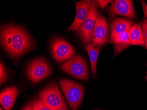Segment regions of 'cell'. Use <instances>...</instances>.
<instances>
[{
    "mask_svg": "<svg viewBox=\"0 0 147 110\" xmlns=\"http://www.w3.org/2000/svg\"><path fill=\"white\" fill-rule=\"evenodd\" d=\"M132 20L123 18H117L111 22L110 38L109 43L113 44L119 34L130 30L133 25Z\"/></svg>",
    "mask_w": 147,
    "mask_h": 110,
    "instance_id": "obj_11",
    "label": "cell"
},
{
    "mask_svg": "<svg viewBox=\"0 0 147 110\" xmlns=\"http://www.w3.org/2000/svg\"><path fill=\"white\" fill-rule=\"evenodd\" d=\"M86 50L88 53L90 58L92 74L93 77H96L97 75L96 64L100 49L99 47H96L92 43H90L86 46Z\"/></svg>",
    "mask_w": 147,
    "mask_h": 110,
    "instance_id": "obj_15",
    "label": "cell"
},
{
    "mask_svg": "<svg viewBox=\"0 0 147 110\" xmlns=\"http://www.w3.org/2000/svg\"><path fill=\"white\" fill-rule=\"evenodd\" d=\"M1 43L3 49L12 58L19 59L34 48V43L23 27L5 25L1 27Z\"/></svg>",
    "mask_w": 147,
    "mask_h": 110,
    "instance_id": "obj_1",
    "label": "cell"
},
{
    "mask_svg": "<svg viewBox=\"0 0 147 110\" xmlns=\"http://www.w3.org/2000/svg\"><path fill=\"white\" fill-rule=\"evenodd\" d=\"M99 14L98 5L96 1H92L87 16L78 30L77 34L86 45L91 43L92 32Z\"/></svg>",
    "mask_w": 147,
    "mask_h": 110,
    "instance_id": "obj_4",
    "label": "cell"
},
{
    "mask_svg": "<svg viewBox=\"0 0 147 110\" xmlns=\"http://www.w3.org/2000/svg\"><path fill=\"white\" fill-rule=\"evenodd\" d=\"M109 28L106 18L99 13L92 36V43L96 47L102 46L109 41Z\"/></svg>",
    "mask_w": 147,
    "mask_h": 110,
    "instance_id": "obj_9",
    "label": "cell"
},
{
    "mask_svg": "<svg viewBox=\"0 0 147 110\" xmlns=\"http://www.w3.org/2000/svg\"><path fill=\"white\" fill-rule=\"evenodd\" d=\"M17 95L16 87L7 88L1 92L0 102L5 110H11L14 104Z\"/></svg>",
    "mask_w": 147,
    "mask_h": 110,
    "instance_id": "obj_12",
    "label": "cell"
},
{
    "mask_svg": "<svg viewBox=\"0 0 147 110\" xmlns=\"http://www.w3.org/2000/svg\"><path fill=\"white\" fill-rule=\"evenodd\" d=\"M8 74L5 69L4 67L1 62L0 65V82L1 84H3L6 82L8 79Z\"/></svg>",
    "mask_w": 147,
    "mask_h": 110,
    "instance_id": "obj_17",
    "label": "cell"
},
{
    "mask_svg": "<svg viewBox=\"0 0 147 110\" xmlns=\"http://www.w3.org/2000/svg\"><path fill=\"white\" fill-rule=\"evenodd\" d=\"M141 4H142V7L144 13V18L147 17V5L145 3L144 1H141Z\"/></svg>",
    "mask_w": 147,
    "mask_h": 110,
    "instance_id": "obj_21",
    "label": "cell"
},
{
    "mask_svg": "<svg viewBox=\"0 0 147 110\" xmlns=\"http://www.w3.org/2000/svg\"><path fill=\"white\" fill-rule=\"evenodd\" d=\"M33 101L30 100L29 101L26 105L24 106L22 110H33L32 108V104H33Z\"/></svg>",
    "mask_w": 147,
    "mask_h": 110,
    "instance_id": "obj_20",
    "label": "cell"
},
{
    "mask_svg": "<svg viewBox=\"0 0 147 110\" xmlns=\"http://www.w3.org/2000/svg\"><path fill=\"white\" fill-rule=\"evenodd\" d=\"M59 84L70 108L72 110H78L84 97V87L67 79H61Z\"/></svg>",
    "mask_w": 147,
    "mask_h": 110,
    "instance_id": "obj_3",
    "label": "cell"
},
{
    "mask_svg": "<svg viewBox=\"0 0 147 110\" xmlns=\"http://www.w3.org/2000/svg\"><path fill=\"white\" fill-rule=\"evenodd\" d=\"M140 24L142 29L144 38V43H145V47L147 49V23H146L145 20H144Z\"/></svg>",
    "mask_w": 147,
    "mask_h": 110,
    "instance_id": "obj_18",
    "label": "cell"
},
{
    "mask_svg": "<svg viewBox=\"0 0 147 110\" xmlns=\"http://www.w3.org/2000/svg\"><path fill=\"white\" fill-rule=\"evenodd\" d=\"M129 30L123 32L116 37L113 43L114 49V57L120 53L131 44Z\"/></svg>",
    "mask_w": 147,
    "mask_h": 110,
    "instance_id": "obj_13",
    "label": "cell"
},
{
    "mask_svg": "<svg viewBox=\"0 0 147 110\" xmlns=\"http://www.w3.org/2000/svg\"><path fill=\"white\" fill-rule=\"evenodd\" d=\"M32 108L33 110H50L38 98L33 100Z\"/></svg>",
    "mask_w": 147,
    "mask_h": 110,
    "instance_id": "obj_16",
    "label": "cell"
},
{
    "mask_svg": "<svg viewBox=\"0 0 147 110\" xmlns=\"http://www.w3.org/2000/svg\"><path fill=\"white\" fill-rule=\"evenodd\" d=\"M50 49L53 58L57 62H65L76 55L72 45L61 38H56L52 40Z\"/></svg>",
    "mask_w": 147,
    "mask_h": 110,
    "instance_id": "obj_7",
    "label": "cell"
},
{
    "mask_svg": "<svg viewBox=\"0 0 147 110\" xmlns=\"http://www.w3.org/2000/svg\"><path fill=\"white\" fill-rule=\"evenodd\" d=\"M111 5L107 9V11L111 17L121 16L131 19L136 18V14L131 0L111 1Z\"/></svg>",
    "mask_w": 147,
    "mask_h": 110,
    "instance_id": "obj_8",
    "label": "cell"
},
{
    "mask_svg": "<svg viewBox=\"0 0 147 110\" xmlns=\"http://www.w3.org/2000/svg\"><path fill=\"white\" fill-rule=\"evenodd\" d=\"M91 1L83 0L75 2L76 11L75 20L66 31H76L79 29L89 13Z\"/></svg>",
    "mask_w": 147,
    "mask_h": 110,
    "instance_id": "obj_10",
    "label": "cell"
},
{
    "mask_svg": "<svg viewBox=\"0 0 147 110\" xmlns=\"http://www.w3.org/2000/svg\"><path fill=\"white\" fill-rule=\"evenodd\" d=\"M98 6L102 10L104 9L106 6L111 2V1H103V0H97L96 1Z\"/></svg>",
    "mask_w": 147,
    "mask_h": 110,
    "instance_id": "obj_19",
    "label": "cell"
},
{
    "mask_svg": "<svg viewBox=\"0 0 147 110\" xmlns=\"http://www.w3.org/2000/svg\"><path fill=\"white\" fill-rule=\"evenodd\" d=\"M0 110H3V109H2V107H1V108H0Z\"/></svg>",
    "mask_w": 147,
    "mask_h": 110,
    "instance_id": "obj_23",
    "label": "cell"
},
{
    "mask_svg": "<svg viewBox=\"0 0 147 110\" xmlns=\"http://www.w3.org/2000/svg\"><path fill=\"white\" fill-rule=\"evenodd\" d=\"M144 20H145V21H146V23H147V17H146V18H144Z\"/></svg>",
    "mask_w": 147,
    "mask_h": 110,
    "instance_id": "obj_22",
    "label": "cell"
},
{
    "mask_svg": "<svg viewBox=\"0 0 147 110\" xmlns=\"http://www.w3.org/2000/svg\"><path fill=\"white\" fill-rule=\"evenodd\" d=\"M62 70L74 78L87 81L89 79V70L86 60L80 55L74 57L61 65Z\"/></svg>",
    "mask_w": 147,
    "mask_h": 110,
    "instance_id": "obj_5",
    "label": "cell"
},
{
    "mask_svg": "<svg viewBox=\"0 0 147 110\" xmlns=\"http://www.w3.org/2000/svg\"><path fill=\"white\" fill-rule=\"evenodd\" d=\"M38 98L50 110H70L55 82L50 83L41 90Z\"/></svg>",
    "mask_w": 147,
    "mask_h": 110,
    "instance_id": "obj_2",
    "label": "cell"
},
{
    "mask_svg": "<svg viewBox=\"0 0 147 110\" xmlns=\"http://www.w3.org/2000/svg\"><path fill=\"white\" fill-rule=\"evenodd\" d=\"M129 32L132 45L145 47L142 29L140 23L133 24Z\"/></svg>",
    "mask_w": 147,
    "mask_h": 110,
    "instance_id": "obj_14",
    "label": "cell"
},
{
    "mask_svg": "<svg viewBox=\"0 0 147 110\" xmlns=\"http://www.w3.org/2000/svg\"><path fill=\"white\" fill-rule=\"evenodd\" d=\"M52 73V69L44 59L37 58L32 60L26 68V76L29 80L37 84L49 76Z\"/></svg>",
    "mask_w": 147,
    "mask_h": 110,
    "instance_id": "obj_6",
    "label": "cell"
}]
</instances>
